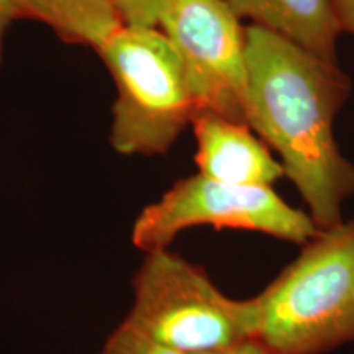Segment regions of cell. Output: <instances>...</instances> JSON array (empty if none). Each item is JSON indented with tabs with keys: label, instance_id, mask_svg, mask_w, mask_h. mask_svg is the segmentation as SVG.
<instances>
[{
	"label": "cell",
	"instance_id": "6da1fadb",
	"mask_svg": "<svg viewBox=\"0 0 354 354\" xmlns=\"http://www.w3.org/2000/svg\"><path fill=\"white\" fill-rule=\"evenodd\" d=\"M245 37L248 127L281 156L317 228L335 227L354 197V162L333 136L351 81L338 64L261 26L250 25Z\"/></svg>",
	"mask_w": 354,
	"mask_h": 354
},
{
	"label": "cell",
	"instance_id": "7a4b0ae2",
	"mask_svg": "<svg viewBox=\"0 0 354 354\" xmlns=\"http://www.w3.org/2000/svg\"><path fill=\"white\" fill-rule=\"evenodd\" d=\"M269 354H325L354 342V220L320 230L256 295Z\"/></svg>",
	"mask_w": 354,
	"mask_h": 354
},
{
	"label": "cell",
	"instance_id": "3957f363",
	"mask_svg": "<svg viewBox=\"0 0 354 354\" xmlns=\"http://www.w3.org/2000/svg\"><path fill=\"white\" fill-rule=\"evenodd\" d=\"M131 295L123 323L179 354L216 351L258 336L256 299L228 297L202 266L171 248L145 253Z\"/></svg>",
	"mask_w": 354,
	"mask_h": 354
},
{
	"label": "cell",
	"instance_id": "277c9868",
	"mask_svg": "<svg viewBox=\"0 0 354 354\" xmlns=\"http://www.w3.org/2000/svg\"><path fill=\"white\" fill-rule=\"evenodd\" d=\"M117 88L110 145L123 156H165L196 113L185 71L158 26H123L97 51Z\"/></svg>",
	"mask_w": 354,
	"mask_h": 354
},
{
	"label": "cell",
	"instance_id": "5b68a950",
	"mask_svg": "<svg viewBox=\"0 0 354 354\" xmlns=\"http://www.w3.org/2000/svg\"><path fill=\"white\" fill-rule=\"evenodd\" d=\"M194 227L258 232L300 246L320 232L312 216L290 207L272 187L220 183L197 172L177 180L140 212L130 240L148 253L171 248L180 233Z\"/></svg>",
	"mask_w": 354,
	"mask_h": 354
},
{
	"label": "cell",
	"instance_id": "8992f818",
	"mask_svg": "<svg viewBox=\"0 0 354 354\" xmlns=\"http://www.w3.org/2000/svg\"><path fill=\"white\" fill-rule=\"evenodd\" d=\"M158 28L183 61L197 110L248 125L246 37L225 0H171Z\"/></svg>",
	"mask_w": 354,
	"mask_h": 354
},
{
	"label": "cell",
	"instance_id": "52a82bcc",
	"mask_svg": "<svg viewBox=\"0 0 354 354\" xmlns=\"http://www.w3.org/2000/svg\"><path fill=\"white\" fill-rule=\"evenodd\" d=\"M190 127L196 136L198 174L234 185L272 187L286 176L281 161L245 123L210 110H197Z\"/></svg>",
	"mask_w": 354,
	"mask_h": 354
},
{
	"label": "cell",
	"instance_id": "ba28073f",
	"mask_svg": "<svg viewBox=\"0 0 354 354\" xmlns=\"http://www.w3.org/2000/svg\"><path fill=\"white\" fill-rule=\"evenodd\" d=\"M238 19L289 39L320 59L338 64L336 38L342 33L331 0H225Z\"/></svg>",
	"mask_w": 354,
	"mask_h": 354
},
{
	"label": "cell",
	"instance_id": "9c48e42d",
	"mask_svg": "<svg viewBox=\"0 0 354 354\" xmlns=\"http://www.w3.org/2000/svg\"><path fill=\"white\" fill-rule=\"evenodd\" d=\"M15 19L41 21L63 41L99 51L123 19L115 0H10Z\"/></svg>",
	"mask_w": 354,
	"mask_h": 354
},
{
	"label": "cell",
	"instance_id": "30bf717a",
	"mask_svg": "<svg viewBox=\"0 0 354 354\" xmlns=\"http://www.w3.org/2000/svg\"><path fill=\"white\" fill-rule=\"evenodd\" d=\"M99 354H179L172 349H167L161 344H156L146 336L140 335L127 323L115 326L112 333L107 336L102 344Z\"/></svg>",
	"mask_w": 354,
	"mask_h": 354
},
{
	"label": "cell",
	"instance_id": "8fae6325",
	"mask_svg": "<svg viewBox=\"0 0 354 354\" xmlns=\"http://www.w3.org/2000/svg\"><path fill=\"white\" fill-rule=\"evenodd\" d=\"M171 0H115L127 26H158Z\"/></svg>",
	"mask_w": 354,
	"mask_h": 354
},
{
	"label": "cell",
	"instance_id": "7c38bea8",
	"mask_svg": "<svg viewBox=\"0 0 354 354\" xmlns=\"http://www.w3.org/2000/svg\"><path fill=\"white\" fill-rule=\"evenodd\" d=\"M342 32L354 35V0H331Z\"/></svg>",
	"mask_w": 354,
	"mask_h": 354
},
{
	"label": "cell",
	"instance_id": "4fadbf2b",
	"mask_svg": "<svg viewBox=\"0 0 354 354\" xmlns=\"http://www.w3.org/2000/svg\"><path fill=\"white\" fill-rule=\"evenodd\" d=\"M198 354H269V353L266 351V348L258 342V339H246V342L233 344V346L230 348L216 349V351L198 353Z\"/></svg>",
	"mask_w": 354,
	"mask_h": 354
},
{
	"label": "cell",
	"instance_id": "5bb4252c",
	"mask_svg": "<svg viewBox=\"0 0 354 354\" xmlns=\"http://www.w3.org/2000/svg\"><path fill=\"white\" fill-rule=\"evenodd\" d=\"M15 19V13H13V7L10 0H0V63H2V43H3V35H6L8 25L12 24Z\"/></svg>",
	"mask_w": 354,
	"mask_h": 354
}]
</instances>
